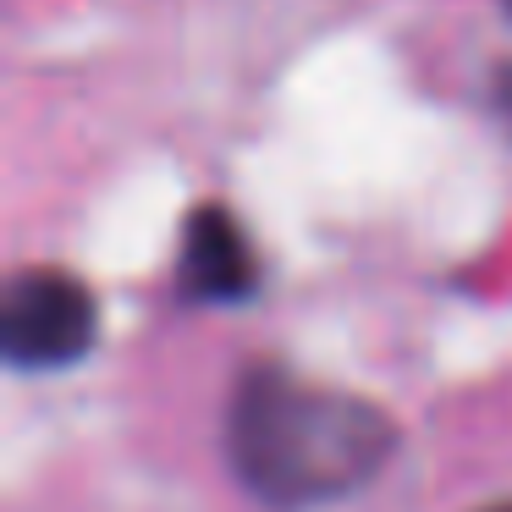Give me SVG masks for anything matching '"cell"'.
<instances>
[{
  "instance_id": "277c9868",
  "label": "cell",
  "mask_w": 512,
  "mask_h": 512,
  "mask_svg": "<svg viewBox=\"0 0 512 512\" xmlns=\"http://www.w3.org/2000/svg\"><path fill=\"white\" fill-rule=\"evenodd\" d=\"M490 105H496L501 127H507V138H512V61H501V67L490 72Z\"/></svg>"
},
{
  "instance_id": "7a4b0ae2",
  "label": "cell",
  "mask_w": 512,
  "mask_h": 512,
  "mask_svg": "<svg viewBox=\"0 0 512 512\" xmlns=\"http://www.w3.org/2000/svg\"><path fill=\"white\" fill-rule=\"evenodd\" d=\"M100 342V303L72 270H17L0 298V353L12 369H67Z\"/></svg>"
},
{
  "instance_id": "8992f818",
  "label": "cell",
  "mask_w": 512,
  "mask_h": 512,
  "mask_svg": "<svg viewBox=\"0 0 512 512\" xmlns=\"http://www.w3.org/2000/svg\"><path fill=\"white\" fill-rule=\"evenodd\" d=\"M501 6H507V17H512V0H501Z\"/></svg>"
},
{
  "instance_id": "3957f363",
  "label": "cell",
  "mask_w": 512,
  "mask_h": 512,
  "mask_svg": "<svg viewBox=\"0 0 512 512\" xmlns=\"http://www.w3.org/2000/svg\"><path fill=\"white\" fill-rule=\"evenodd\" d=\"M177 287L193 303H243L259 292V259L226 204H193L182 221Z\"/></svg>"
},
{
  "instance_id": "5b68a950",
  "label": "cell",
  "mask_w": 512,
  "mask_h": 512,
  "mask_svg": "<svg viewBox=\"0 0 512 512\" xmlns=\"http://www.w3.org/2000/svg\"><path fill=\"white\" fill-rule=\"evenodd\" d=\"M479 512H512V501H496V507H479Z\"/></svg>"
},
{
  "instance_id": "6da1fadb",
  "label": "cell",
  "mask_w": 512,
  "mask_h": 512,
  "mask_svg": "<svg viewBox=\"0 0 512 512\" xmlns=\"http://www.w3.org/2000/svg\"><path fill=\"white\" fill-rule=\"evenodd\" d=\"M397 452L380 402L303 380L281 364H248L226 402V463L265 507H325L364 490Z\"/></svg>"
}]
</instances>
